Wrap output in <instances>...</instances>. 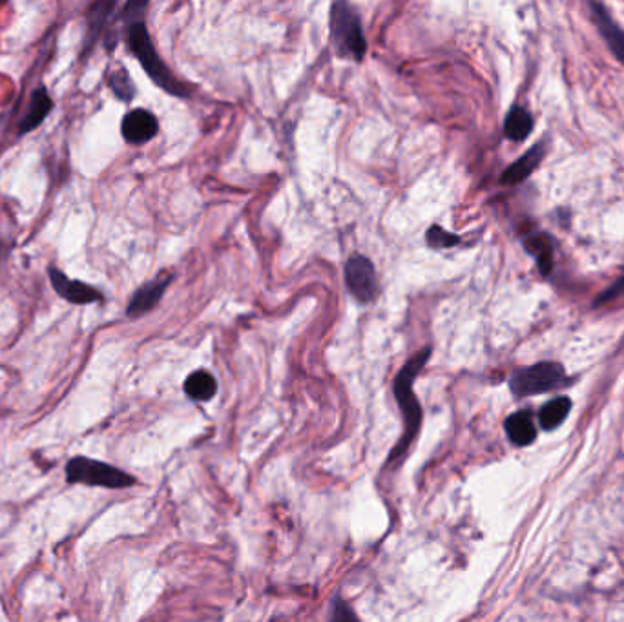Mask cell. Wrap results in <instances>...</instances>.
<instances>
[{
  "label": "cell",
  "mask_w": 624,
  "mask_h": 622,
  "mask_svg": "<svg viewBox=\"0 0 624 622\" xmlns=\"http://www.w3.org/2000/svg\"><path fill=\"white\" fill-rule=\"evenodd\" d=\"M329 622H362L358 619V615L353 612V608L340 597L334 599L331 604V617Z\"/></svg>",
  "instance_id": "cell-20"
},
{
  "label": "cell",
  "mask_w": 624,
  "mask_h": 622,
  "mask_svg": "<svg viewBox=\"0 0 624 622\" xmlns=\"http://www.w3.org/2000/svg\"><path fill=\"white\" fill-rule=\"evenodd\" d=\"M504 429L515 446H530L537 438V427L528 411H519L508 416V420L504 422Z\"/></svg>",
  "instance_id": "cell-13"
},
{
  "label": "cell",
  "mask_w": 624,
  "mask_h": 622,
  "mask_svg": "<svg viewBox=\"0 0 624 622\" xmlns=\"http://www.w3.org/2000/svg\"><path fill=\"white\" fill-rule=\"evenodd\" d=\"M345 283L356 300L371 303L378 294L375 265L360 254L349 258L345 265Z\"/></svg>",
  "instance_id": "cell-6"
},
{
  "label": "cell",
  "mask_w": 624,
  "mask_h": 622,
  "mask_svg": "<svg viewBox=\"0 0 624 622\" xmlns=\"http://www.w3.org/2000/svg\"><path fill=\"white\" fill-rule=\"evenodd\" d=\"M216 391H218V382L207 371H196L190 374L185 382V393L198 402H207L210 398H214Z\"/></svg>",
  "instance_id": "cell-17"
},
{
  "label": "cell",
  "mask_w": 624,
  "mask_h": 622,
  "mask_svg": "<svg viewBox=\"0 0 624 622\" xmlns=\"http://www.w3.org/2000/svg\"><path fill=\"white\" fill-rule=\"evenodd\" d=\"M108 84H110L115 97L125 101V103H130L136 97V86H134V81H132V77L128 75L125 68H119V70H114V72L110 73L108 75Z\"/></svg>",
  "instance_id": "cell-18"
},
{
  "label": "cell",
  "mask_w": 624,
  "mask_h": 622,
  "mask_svg": "<svg viewBox=\"0 0 624 622\" xmlns=\"http://www.w3.org/2000/svg\"><path fill=\"white\" fill-rule=\"evenodd\" d=\"M53 110V101L50 94L46 92V88L41 86L30 95V104L28 110L22 117L21 125H19V134H30L37 126L42 125V121L48 117Z\"/></svg>",
  "instance_id": "cell-12"
},
{
  "label": "cell",
  "mask_w": 624,
  "mask_h": 622,
  "mask_svg": "<svg viewBox=\"0 0 624 622\" xmlns=\"http://www.w3.org/2000/svg\"><path fill=\"white\" fill-rule=\"evenodd\" d=\"M533 130V117L530 112L522 106H513L510 110V114L504 121V134L511 141H524L528 139Z\"/></svg>",
  "instance_id": "cell-16"
},
{
  "label": "cell",
  "mask_w": 624,
  "mask_h": 622,
  "mask_svg": "<svg viewBox=\"0 0 624 622\" xmlns=\"http://www.w3.org/2000/svg\"><path fill=\"white\" fill-rule=\"evenodd\" d=\"M331 39L342 57L362 61L367 50L358 11L347 2H336L331 10Z\"/></svg>",
  "instance_id": "cell-3"
},
{
  "label": "cell",
  "mask_w": 624,
  "mask_h": 622,
  "mask_svg": "<svg viewBox=\"0 0 624 622\" xmlns=\"http://www.w3.org/2000/svg\"><path fill=\"white\" fill-rule=\"evenodd\" d=\"M593 22L597 26L599 33L603 35L604 41L608 44L610 52L619 59V63L624 66V30L615 22L612 13L606 10L601 2H590Z\"/></svg>",
  "instance_id": "cell-9"
},
{
  "label": "cell",
  "mask_w": 624,
  "mask_h": 622,
  "mask_svg": "<svg viewBox=\"0 0 624 622\" xmlns=\"http://www.w3.org/2000/svg\"><path fill=\"white\" fill-rule=\"evenodd\" d=\"M50 281L61 298L75 305H88V303L103 300V294L94 289L92 285L79 280H70L63 270L55 269V267L50 269Z\"/></svg>",
  "instance_id": "cell-7"
},
{
  "label": "cell",
  "mask_w": 624,
  "mask_h": 622,
  "mask_svg": "<svg viewBox=\"0 0 624 622\" xmlns=\"http://www.w3.org/2000/svg\"><path fill=\"white\" fill-rule=\"evenodd\" d=\"M429 358H431V347H426L420 353L415 354L404 365V369L396 374L393 391H395L396 402L400 405L402 416H404V435L398 440L393 453L389 455V464H395L400 458L404 457L407 449L413 444V440L418 435V429H420V424H422V407L418 404V398H416L415 391H413V384H415L416 376L424 369V365H426Z\"/></svg>",
  "instance_id": "cell-2"
},
{
  "label": "cell",
  "mask_w": 624,
  "mask_h": 622,
  "mask_svg": "<svg viewBox=\"0 0 624 622\" xmlns=\"http://www.w3.org/2000/svg\"><path fill=\"white\" fill-rule=\"evenodd\" d=\"M172 281V276H161L157 280L145 283L141 289H137L136 294L132 296V300L128 303L126 314L130 318H139L146 312L156 309L157 303L163 298V294L167 291L168 285Z\"/></svg>",
  "instance_id": "cell-10"
},
{
  "label": "cell",
  "mask_w": 624,
  "mask_h": 622,
  "mask_svg": "<svg viewBox=\"0 0 624 622\" xmlns=\"http://www.w3.org/2000/svg\"><path fill=\"white\" fill-rule=\"evenodd\" d=\"M544 152H546L544 145L533 146L524 156L519 157L513 165L508 166V168L502 172L500 183L506 185V187H513V185H519L522 181H526V179L533 174V170L541 165Z\"/></svg>",
  "instance_id": "cell-11"
},
{
  "label": "cell",
  "mask_w": 624,
  "mask_h": 622,
  "mask_svg": "<svg viewBox=\"0 0 624 622\" xmlns=\"http://www.w3.org/2000/svg\"><path fill=\"white\" fill-rule=\"evenodd\" d=\"M143 10L134 13L136 11V2L126 6V19H130L128 26H126V42H128L130 52L136 55L137 61L145 68L148 77L161 90H165L170 95H176V97H187L190 94V90L181 81H177L176 75L170 72V68L163 63V59L156 52L152 39L148 35V30H146V24L141 19V15H143L141 11Z\"/></svg>",
  "instance_id": "cell-1"
},
{
  "label": "cell",
  "mask_w": 624,
  "mask_h": 622,
  "mask_svg": "<svg viewBox=\"0 0 624 622\" xmlns=\"http://www.w3.org/2000/svg\"><path fill=\"white\" fill-rule=\"evenodd\" d=\"M568 384L566 371L559 362H539L511 374V393L517 398L535 396L561 389Z\"/></svg>",
  "instance_id": "cell-5"
},
{
  "label": "cell",
  "mask_w": 624,
  "mask_h": 622,
  "mask_svg": "<svg viewBox=\"0 0 624 622\" xmlns=\"http://www.w3.org/2000/svg\"><path fill=\"white\" fill-rule=\"evenodd\" d=\"M426 241L429 247H433V249H448V247H453V245H457L460 243V238L455 236V234H451L448 230L442 229V227H431V229L426 232Z\"/></svg>",
  "instance_id": "cell-19"
},
{
  "label": "cell",
  "mask_w": 624,
  "mask_h": 622,
  "mask_svg": "<svg viewBox=\"0 0 624 622\" xmlns=\"http://www.w3.org/2000/svg\"><path fill=\"white\" fill-rule=\"evenodd\" d=\"M570 411H572V400L568 396L553 398L548 404L542 405L541 413H539V424L544 431H553V429L564 424V420L568 418Z\"/></svg>",
  "instance_id": "cell-14"
},
{
  "label": "cell",
  "mask_w": 624,
  "mask_h": 622,
  "mask_svg": "<svg viewBox=\"0 0 624 622\" xmlns=\"http://www.w3.org/2000/svg\"><path fill=\"white\" fill-rule=\"evenodd\" d=\"M624 292V274L619 278V280L615 281L612 287H608L606 291L599 296V298H595L593 301V305L595 307H599V305H604V303H610V301H614L617 296H621Z\"/></svg>",
  "instance_id": "cell-21"
},
{
  "label": "cell",
  "mask_w": 624,
  "mask_h": 622,
  "mask_svg": "<svg viewBox=\"0 0 624 622\" xmlns=\"http://www.w3.org/2000/svg\"><path fill=\"white\" fill-rule=\"evenodd\" d=\"M66 480L70 484L106 489H126L136 484V478L125 471L88 457H75L66 464Z\"/></svg>",
  "instance_id": "cell-4"
},
{
  "label": "cell",
  "mask_w": 624,
  "mask_h": 622,
  "mask_svg": "<svg viewBox=\"0 0 624 622\" xmlns=\"http://www.w3.org/2000/svg\"><path fill=\"white\" fill-rule=\"evenodd\" d=\"M526 250L537 261V267L541 270L542 276H550L553 269V243L546 234H533L530 238L524 239Z\"/></svg>",
  "instance_id": "cell-15"
},
{
  "label": "cell",
  "mask_w": 624,
  "mask_h": 622,
  "mask_svg": "<svg viewBox=\"0 0 624 622\" xmlns=\"http://www.w3.org/2000/svg\"><path fill=\"white\" fill-rule=\"evenodd\" d=\"M121 132H123L126 143L145 145L156 137L157 132H159V123H157L156 115L150 114L148 110H143V108H137V110H132L130 114L125 115Z\"/></svg>",
  "instance_id": "cell-8"
}]
</instances>
